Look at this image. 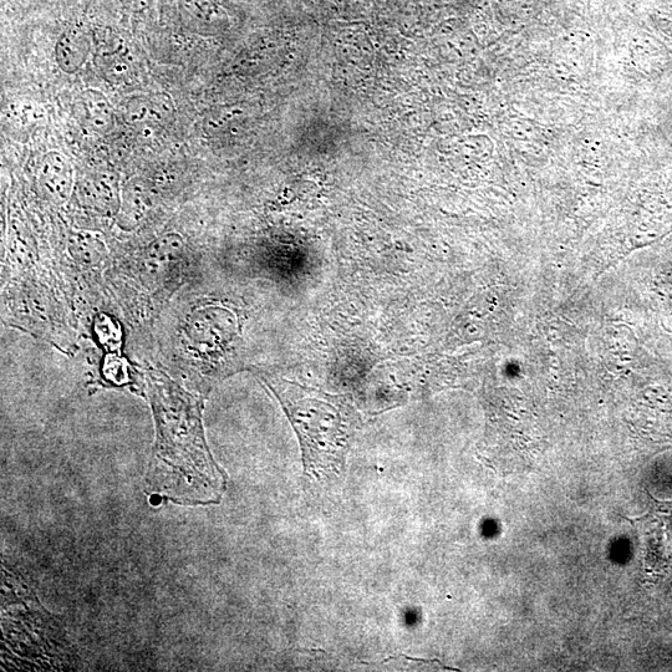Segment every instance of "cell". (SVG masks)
Listing matches in <instances>:
<instances>
[{"label":"cell","instance_id":"6da1fadb","mask_svg":"<svg viewBox=\"0 0 672 672\" xmlns=\"http://www.w3.org/2000/svg\"><path fill=\"white\" fill-rule=\"evenodd\" d=\"M147 390L157 422V456L173 467H182L218 482L216 466L208 453L201 426V405L160 371H147Z\"/></svg>","mask_w":672,"mask_h":672},{"label":"cell","instance_id":"7a4b0ae2","mask_svg":"<svg viewBox=\"0 0 672 672\" xmlns=\"http://www.w3.org/2000/svg\"><path fill=\"white\" fill-rule=\"evenodd\" d=\"M95 44V35L84 27L70 28L61 35L55 45V61L61 71L75 74L88 61Z\"/></svg>","mask_w":672,"mask_h":672},{"label":"cell","instance_id":"3957f363","mask_svg":"<svg viewBox=\"0 0 672 672\" xmlns=\"http://www.w3.org/2000/svg\"><path fill=\"white\" fill-rule=\"evenodd\" d=\"M76 114L86 129L98 135H108L114 130L115 110L106 96L96 89H86L76 103Z\"/></svg>","mask_w":672,"mask_h":672},{"label":"cell","instance_id":"277c9868","mask_svg":"<svg viewBox=\"0 0 672 672\" xmlns=\"http://www.w3.org/2000/svg\"><path fill=\"white\" fill-rule=\"evenodd\" d=\"M96 64H98L104 78L111 83H125L132 75V60L125 45L117 42L115 38L101 40L96 52Z\"/></svg>","mask_w":672,"mask_h":672},{"label":"cell","instance_id":"5b68a950","mask_svg":"<svg viewBox=\"0 0 672 672\" xmlns=\"http://www.w3.org/2000/svg\"><path fill=\"white\" fill-rule=\"evenodd\" d=\"M165 100L151 96H134L124 104V120L127 125L140 130L142 134L162 125L167 115Z\"/></svg>","mask_w":672,"mask_h":672},{"label":"cell","instance_id":"8992f818","mask_svg":"<svg viewBox=\"0 0 672 672\" xmlns=\"http://www.w3.org/2000/svg\"><path fill=\"white\" fill-rule=\"evenodd\" d=\"M44 186L53 195L64 196L71 183V165L68 159L58 151H50L44 157L42 165Z\"/></svg>","mask_w":672,"mask_h":672},{"label":"cell","instance_id":"52a82bcc","mask_svg":"<svg viewBox=\"0 0 672 672\" xmlns=\"http://www.w3.org/2000/svg\"><path fill=\"white\" fill-rule=\"evenodd\" d=\"M151 0H125V4L134 10H144L149 7Z\"/></svg>","mask_w":672,"mask_h":672}]
</instances>
